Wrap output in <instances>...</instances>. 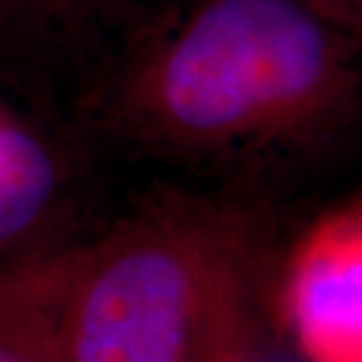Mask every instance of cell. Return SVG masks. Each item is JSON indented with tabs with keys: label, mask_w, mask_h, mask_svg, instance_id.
I'll use <instances>...</instances> for the list:
<instances>
[{
	"label": "cell",
	"mask_w": 362,
	"mask_h": 362,
	"mask_svg": "<svg viewBox=\"0 0 362 362\" xmlns=\"http://www.w3.org/2000/svg\"><path fill=\"white\" fill-rule=\"evenodd\" d=\"M81 245L28 252L0 266V362H54L57 322Z\"/></svg>",
	"instance_id": "4"
},
{
	"label": "cell",
	"mask_w": 362,
	"mask_h": 362,
	"mask_svg": "<svg viewBox=\"0 0 362 362\" xmlns=\"http://www.w3.org/2000/svg\"><path fill=\"white\" fill-rule=\"evenodd\" d=\"M101 3L106 0H19L21 7L47 21H71L74 17L88 14Z\"/></svg>",
	"instance_id": "7"
},
{
	"label": "cell",
	"mask_w": 362,
	"mask_h": 362,
	"mask_svg": "<svg viewBox=\"0 0 362 362\" xmlns=\"http://www.w3.org/2000/svg\"><path fill=\"white\" fill-rule=\"evenodd\" d=\"M358 38L315 0H186L122 66L106 115L193 160L310 148L356 111Z\"/></svg>",
	"instance_id": "1"
},
{
	"label": "cell",
	"mask_w": 362,
	"mask_h": 362,
	"mask_svg": "<svg viewBox=\"0 0 362 362\" xmlns=\"http://www.w3.org/2000/svg\"><path fill=\"white\" fill-rule=\"evenodd\" d=\"M269 245L245 255L223 280L193 362H271L266 337Z\"/></svg>",
	"instance_id": "6"
},
{
	"label": "cell",
	"mask_w": 362,
	"mask_h": 362,
	"mask_svg": "<svg viewBox=\"0 0 362 362\" xmlns=\"http://www.w3.org/2000/svg\"><path fill=\"white\" fill-rule=\"evenodd\" d=\"M273 313L301 362H362V202L320 212L273 278Z\"/></svg>",
	"instance_id": "3"
},
{
	"label": "cell",
	"mask_w": 362,
	"mask_h": 362,
	"mask_svg": "<svg viewBox=\"0 0 362 362\" xmlns=\"http://www.w3.org/2000/svg\"><path fill=\"white\" fill-rule=\"evenodd\" d=\"M62 188L54 148L0 104V255L33 238L52 216Z\"/></svg>",
	"instance_id": "5"
},
{
	"label": "cell",
	"mask_w": 362,
	"mask_h": 362,
	"mask_svg": "<svg viewBox=\"0 0 362 362\" xmlns=\"http://www.w3.org/2000/svg\"><path fill=\"white\" fill-rule=\"evenodd\" d=\"M266 243L240 202L158 193L81 255L54 362H193L216 292Z\"/></svg>",
	"instance_id": "2"
}]
</instances>
